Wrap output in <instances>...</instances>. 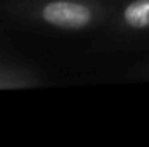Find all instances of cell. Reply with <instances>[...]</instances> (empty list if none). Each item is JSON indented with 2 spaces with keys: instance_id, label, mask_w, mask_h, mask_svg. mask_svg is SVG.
Segmentation results:
<instances>
[{
  "instance_id": "cell-2",
  "label": "cell",
  "mask_w": 149,
  "mask_h": 147,
  "mask_svg": "<svg viewBox=\"0 0 149 147\" xmlns=\"http://www.w3.org/2000/svg\"><path fill=\"white\" fill-rule=\"evenodd\" d=\"M121 21L130 30H148L149 0H130L121 10Z\"/></svg>"
},
{
  "instance_id": "cell-1",
  "label": "cell",
  "mask_w": 149,
  "mask_h": 147,
  "mask_svg": "<svg viewBox=\"0 0 149 147\" xmlns=\"http://www.w3.org/2000/svg\"><path fill=\"white\" fill-rule=\"evenodd\" d=\"M26 10L47 26L78 31L92 26L99 19V7L85 0H40Z\"/></svg>"
}]
</instances>
